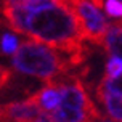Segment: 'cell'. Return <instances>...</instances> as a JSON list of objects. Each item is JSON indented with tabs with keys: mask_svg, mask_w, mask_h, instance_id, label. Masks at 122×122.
Segmentation results:
<instances>
[{
	"mask_svg": "<svg viewBox=\"0 0 122 122\" xmlns=\"http://www.w3.org/2000/svg\"><path fill=\"white\" fill-rule=\"evenodd\" d=\"M18 39H16V36L15 34H11V32H5L3 36H2V42H0V48H2V51L5 53V55H13L15 53V50L18 48Z\"/></svg>",
	"mask_w": 122,
	"mask_h": 122,
	"instance_id": "30bf717a",
	"label": "cell"
},
{
	"mask_svg": "<svg viewBox=\"0 0 122 122\" xmlns=\"http://www.w3.org/2000/svg\"><path fill=\"white\" fill-rule=\"evenodd\" d=\"M101 45L109 56L122 60V24H109Z\"/></svg>",
	"mask_w": 122,
	"mask_h": 122,
	"instance_id": "ba28073f",
	"label": "cell"
},
{
	"mask_svg": "<svg viewBox=\"0 0 122 122\" xmlns=\"http://www.w3.org/2000/svg\"><path fill=\"white\" fill-rule=\"evenodd\" d=\"M122 72V60L116 58V56H111L108 63H106V77H111V76H116V74Z\"/></svg>",
	"mask_w": 122,
	"mask_h": 122,
	"instance_id": "7c38bea8",
	"label": "cell"
},
{
	"mask_svg": "<svg viewBox=\"0 0 122 122\" xmlns=\"http://www.w3.org/2000/svg\"><path fill=\"white\" fill-rule=\"evenodd\" d=\"M43 112L36 100L29 97L24 101H13L0 108V119L8 122H34L39 114Z\"/></svg>",
	"mask_w": 122,
	"mask_h": 122,
	"instance_id": "5b68a950",
	"label": "cell"
},
{
	"mask_svg": "<svg viewBox=\"0 0 122 122\" xmlns=\"http://www.w3.org/2000/svg\"><path fill=\"white\" fill-rule=\"evenodd\" d=\"M11 63L16 71L45 82L61 76L76 74V66L64 53L32 39L19 43L11 56Z\"/></svg>",
	"mask_w": 122,
	"mask_h": 122,
	"instance_id": "7a4b0ae2",
	"label": "cell"
},
{
	"mask_svg": "<svg viewBox=\"0 0 122 122\" xmlns=\"http://www.w3.org/2000/svg\"><path fill=\"white\" fill-rule=\"evenodd\" d=\"M97 98L104 106L106 112L114 122H122V97H117L114 93H109L104 88L97 87Z\"/></svg>",
	"mask_w": 122,
	"mask_h": 122,
	"instance_id": "52a82bcc",
	"label": "cell"
},
{
	"mask_svg": "<svg viewBox=\"0 0 122 122\" xmlns=\"http://www.w3.org/2000/svg\"><path fill=\"white\" fill-rule=\"evenodd\" d=\"M21 34L58 50L77 67L85 61V40L77 16L64 0L26 11Z\"/></svg>",
	"mask_w": 122,
	"mask_h": 122,
	"instance_id": "6da1fadb",
	"label": "cell"
},
{
	"mask_svg": "<svg viewBox=\"0 0 122 122\" xmlns=\"http://www.w3.org/2000/svg\"><path fill=\"white\" fill-rule=\"evenodd\" d=\"M103 8L109 16L122 21V0H106Z\"/></svg>",
	"mask_w": 122,
	"mask_h": 122,
	"instance_id": "8fae6325",
	"label": "cell"
},
{
	"mask_svg": "<svg viewBox=\"0 0 122 122\" xmlns=\"http://www.w3.org/2000/svg\"><path fill=\"white\" fill-rule=\"evenodd\" d=\"M11 79V71L5 66H0V88Z\"/></svg>",
	"mask_w": 122,
	"mask_h": 122,
	"instance_id": "4fadbf2b",
	"label": "cell"
},
{
	"mask_svg": "<svg viewBox=\"0 0 122 122\" xmlns=\"http://www.w3.org/2000/svg\"><path fill=\"white\" fill-rule=\"evenodd\" d=\"M64 2L77 16L84 40L95 45H101L109 26L101 8H98L92 0H64Z\"/></svg>",
	"mask_w": 122,
	"mask_h": 122,
	"instance_id": "277c9868",
	"label": "cell"
},
{
	"mask_svg": "<svg viewBox=\"0 0 122 122\" xmlns=\"http://www.w3.org/2000/svg\"><path fill=\"white\" fill-rule=\"evenodd\" d=\"M32 98L36 100V103L40 106L43 112H50L60 103V87L53 80H47V85L42 90H39L36 95H32Z\"/></svg>",
	"mask_w": 122,
	"mask_h": 122,
	"instance_id": "8992f818",
	"label": "cell"
},
{
	"mask_svg": "<svg viewBox=\"0 0 122 122\" xmlns=\"http://www.w3.org/2000/svg\"><path fill=\"white\" fill-rule=\"evenodd\" d=\"M51 80L60 87V103L53 111L47 112L55 122H97L103 119L77 74Z\"/></svg>",
	"mask_w": 122,
	"mask_h": 122,
	"instance_id": "3957f363",
	"label": "cell"
},
{
	"mask_svg": "<svg viewBox=\"0 0 122 122\" xmlns=\"http://www.w3.org/2000/svg\"><path fill=\"white\" fill-rule=\"evenodd\" d=\"M34 122H55V121H53V119H51L47 112H40V114H39V117H37Z\"/></svg>",
	"mask_w": 122,
	"mask_h": 122,
	"instance_id": "5bb4252c",
	"label": "cell"
},
{
	"mask_svg": "<svg viewBox=\"0 0 122 122\" xmlns=\"http://www.w3.org/2000/svg\"><path fill=\"white\" fill-rule=\"evenodd\" d=\"M100 87L104 88L106 92H109V93L122 97V72L116 74V76H111V77L104 76L103 80L100 82Z\"/></svg>",
	"mask_w": 122,
	"mask_h": 122,
	"instance_id": "9c48e42d",
	"label": "cell"
},
{
	"mask_svg": "<svg viewBox=\"0 0 122 122\" xmlns=\"http://www.w3.org/2000/svg\"><path fill=\"white\" fill-rule=\"evenodd\" d=\"M103 122H111V121H103Z\"/></svg>",
	"mask_w": 122,
	"mask_h": 122,
	"instance_id": "9a60e30c",
	"label": "cell"
}]
</instances>
